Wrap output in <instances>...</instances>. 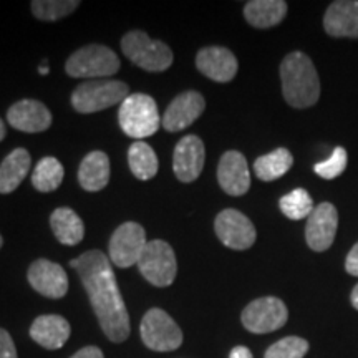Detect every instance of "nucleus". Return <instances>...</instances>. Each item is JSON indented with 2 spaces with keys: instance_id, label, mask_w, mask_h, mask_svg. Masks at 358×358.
<instances>
[{
  "instance_id": "nucleus-1",
  "label": "nucleus",
  "mask_w": 358,
  "mask_h": 358,
  "mask_svg": "<svg viewBox=\"0 0 358 358\" xmlns=\"http://www.w3.org/2000/svg\"><path fill=\"white\" fill-rule=\"evenodd\" d=\"M70 266L87 290L103 334L115 343L124 342L129 335V315L110 259L101 250H88Z\"/></svg>"
},
{
  "instance_id": "nucleus-2",
  "label": "nucleus",
  "mask_w": 358,
  "mask_h": 358,
  "mask_svg": "<svg viewBox=\"0 0 358 358\" xmlns=\"http://www.w3.org/2000/svg\"><path fill=\"white\" fill-rule=\"evenodd\" d=\"M280 80L285 101L294 108H308L319 101V73L303 52H292L282 60Z\"/></svg>"
},
{
  "instance_id": "nucleus-3",
  "label": "nucleus",
  "mask_w": 358,
  "mask_h": 358,
  "mask_svg": "<svg viewBox=\"0 0 358 358\" xmlns=\"http://www.w3.org/2000/svg\"><path fill=\"white\" fill-rule=\"evenodd\" d=\"M118 122L123 131L134 140L153 136L161 127L158 105L146 93H133L120 106Z\"/></svg>"
},
{
  "instance_id": "nucleus-4",
  "label": "nucleus",
  "mask_w": 358,
  "mask_h": 358,
  "mask_svg": "<svg viewBox=\"0 0 358 358\" xmlns=\"http://www.w3.org/2000/svg\"><path fill=\"white\" fill-rule=\"evenodd\" d=\"M122 50L141 70L159 73L173 65V52L161 40L150 38L143 30H131L122 38Z\"/></svg>"
},
{
  "instance_id": "nucleus-5",
  "label": "nucleus",
  "mask_w": 358,
  "mask_h": 358,
  "mask_svg": "<svg viewBox=\"0 0 358 358\" xmlns=\"http://www.w3.org/2000/svg\"><path fill=\"white\" fill-rule=\"evenodd\" d=\"M120 58L106 45H87L71 53L65 70L71 78L105 80L120 70Z\"/></svg>"
},
{
  "instance_id": "nucleus-6",
  "label": "nucleus",
  "mask_w": 358,
  "mask_h": 358,
  "mask_svg": "<svg viewBox=\"0 0 358 358\" xmlns=\"http://www.w3.org/2000/svg\"><path fill=\"white\" fill-rule=\"evenodd\" d=\"M128 92V85L120 80H87L71 93V106L83 115L96 113L123 103L129 96Z\"/></svg>"
},
{
  "instance_id": "nucleus-7",
  "label": "nucleus",
  "mask_w": 358,
  "mask_h": 358,
  "mask_svg": "<svg viewBox=\"0 0 358 358\" xmlns=\"http://www.w3.org/2000/svg\"><path fill=\"white\" fill-rule=\"evenodd\" d=\"M138 268L141 275L155 287H168L178 274L176 254L171 245L161 239H155L146 244L143 250Z\"/></svg>"
},
{
  "instance_id": "nucleus-8",
  "label": "nucleus",
  "mask_w": 358,
  "mask_h": 358,
  "mask_svg": "<svg viewBox=\"0 0 358 358\" xmlns=\"http://www.w3.org/2000/svg\"><path fill=\"white\" fill-rule=\"evenodd\" d=\"M143 343L155 352H173L181 347L182 332L173 317L161 308H151L140 325Z\"/></svg>"
},
{
  "instance_id": "nucleus-9",
  "label": "nucleus",
  "mask_w": 358,
  "mask_h": 358,
  "mask_svg": "<svg viewBox=\"0 0 358 358\" xmlns=\"http://www.w3.org/2000/svg\"><path fill=\"white\" fill-rule=\"evenodd\" d=\"M289 310L277 297H261L249 303L243 310L241 320L252 334H271L287 324Z\"/></svg>"
},
{
  "instance_id": "nucleus-10",
  "label": "nucleus",
  "mask_w": 358,
  "mask_h": 358,
  "mask_svg": "<svg viewBox=\"0 0 358 358\" xmlns=\"http://www.w3.org/2000/svg\"><path fill=\"white\" fill-rule=\"evenodd\" d=\"M146 244V232L141 224L124 222L110 239V261L122 268L131 267L140 261Z\"/></svg>"
},
{
  "instance_id": "nucleus-11",
  "label": "nucleus",
  "mask_w": 358,
  "mask_h": 358,
  "mask_svg": "<svg viewBox=\"0 0 358 358\" xmlns=\"http://www.w3.org/2000/svg\"><path fill=\"white\" fill-rule=\"evenodd\" d=\"M214 231L226 248L245 250L256 243V227L248 216L237 209H224L214 221Z\"/></svg>"
},
{
  "instance_id": "nucleus-12",
  "label": "nucleus",
  "mask_w": 358,
  "mask_h": 358,
  "mask_svg": "<svg viewBox=\"0 0 358 358\" xmlns=\"http://www.w3.org/2000/svg\"><path fill=\"white\" fill-rule=\"evenodd\" d=\"M27 279L35 292L48 299H62L69 292V275L60 264L38 259L27 272Z\"/></svg>"
},
{
  "instance_id": "nucleus-13",
  "label": "nucleus",
  "mask_w": 358,
  "mask_h": 358,
  "mask_svg": "<svg viewBox=\"0 0 358 358\" xmlns=\"http://www.w3.org/2000/svg\"><path fill=\"white\" fill-rule=\"evenodd\" d=\"M338 227V213L334 204L322 203L315 206L306 226V241L315 252H324L334 244Z\"/></svg>"
},
{
  "instance_id": "nucleus-14",
  "label": "nucleus",
  "mask_w": 358,
  "mask_h": 358,
  "mask_svg": "<svg viewBox=\"0 0 358 358\" xmlns=\"http://www.w3.org/2000/svg\"><path fill=\"white\" fill-rule=\"evenodd\" d=\"M206 161L204 143L199 136L187 134L178 141L173 155V169L181 182H192L201 176Z\"/></svg>"
},
{
  "instance_id": "nucleus-15",
  "label": "nucleus",
  "mask_w": 358,
  "mask_h": 358,
  "mask_svg": "<svg viewBox=\"0 0 358 358\" xmlns=\"http://www.w3.org/2000/svg\"><path fill=\"white\" fill-rule=\"evenodd\" d=\"M206 100L199 92H185L178 95L161 116V127L176 133L191 127L204 113Z\"/></svg>"
},
{
  "instance_id": "nucleus-16",
  "label": "nucleus",
  "mask_w": 358,
  "mask_h": 358,
  "mask_svg": "<svg viewBox=\"0 0 358 358\" xmlns=\"http://www.w3.org/2000/svg\"><path fill=\"white\" fill-rule=\"evenodd\" d=\"M7 122L22 133H42L52 124V113L42 101L20 100L8 108Z\"/></svg>"
},
{
  "instance_id": "nucleus-17",
  "label": "nucleus",
  "mask_w": 358,
  "mask_h": 358,
  "mask_svg": "<svg viewBox=\"0 0 358 358\" xmlns=\"http://www.w3.org/2000/svg\"><path fill=\"white\" fill-rule=\"evenodd\" d=\"M217 181L229 196H243L250 187L248 159L239 151H227L221 156L217 166Z\"/></svg>"
},
{
  "instance_id": "nucleus-18",
  "label": "nucleus",
  "mask_w": 358,
  "mask_h": 358,
  "mask_svg": "<svg viewBox=\"0 0 358 358\" xmlns=\"http://www.w3.org/2000/svg\"><path fill=\"white\" fill-rule=\"evenodd\" d=\"M196 66L204 77L217 83L231 82L239 69L236 55L226 47L201 48L196 57Z\"/></svg>"
},
{
  "instance_id": "nucleus-19",
  "label": "nucleus",
  "mask_w": 358,
  "mask_h": 358,
  "mask_svg": "<svg viewBox=\"0 0 358 358\" xmlns=\"http://www.w3.org/2000/svg\"><path fill=\"white\" fill-rule=\"evenodd\" d=\"M324 29L330 37L358 38V2L337 0L330 3L324 17Z\"/></svg>"
},
{
  "instance_id": "nucleus-20",
  "label": "nucleus",
  "mask_w": 358,
  "mask_h": 358,
  "mask_svg": "<svg viewBox=\"0 0 358 358\" xmlns=\"http://www.w3.org/2000/svg\"><path fill=\"white\" fill-rule=\"evenodd\" d=\"M71 327L60 315H40L30 327V337L47 350H58L70 338Z\"/></svg>"
},
{
  "instance_id": "nucleus-21",
  "label": "nucleus",
  "mask_w": 358,
  "mask_h": 358,
  "mask_svg": "<svg viewBox=\"0 0 358 358\" xmlns=\"http://www.w3.org/2000/svg\"><path fill=\"white\" fill-rule=\"evenodd\" d=\"M110 158L103 151H92L85 156L78 169V182L85 191L96 192L110 182Z\"/></svg>"
},
{
  "instance_id": "nucleus-22",
  "label": "nucleus",
  "mask_w": 358,
  "mask_h": 358,
  "mask_svg": "<svg viewBox=\"0 0 358 358\" xmlns=\"http://www.w3.org/2000/svg\"><path fill=\"white\" fill-rule=\"evenodd\" d=\"M32 166V158L25 148H17L0 164V194H10L22 185Z\"/></svg>"
},
{
  "instance_id": "nucleus-23",
  "label": "nucleus",
  "mask_w": 358,
  "mask_h": 358,
  "mask_svg": "<svg viewBox=\"0 0 358 358\" xmlns=\"http://www.w3.org/2000/svg\"><path fill=\"white\" fill-rule=\"evenodd\" d=\"M285 15L287 3L284 0H250L244 7L245 20L256 29H271L279 25Z\"/></svg>"
},
{
  "instance_id": "nucleus-24",
  "label": "nucleus",
  "mask_w": 358,
  "mask_h": 358,
  "mask_svg": "<svg viewBox=\"0 0 358 358\" xmlns=\"http://www.w3.org/2000/svg\"><path fill=\"white\" fill-rule=\"evenodd\" d=\"M50 226L58 243L64 245H77L85 237V224L70 208L55 209L50 216Z\"/></svg>"
},
{
  "instance_id": "nucleus-25",
  "label": "nucleus",
  "mask_w": 358,
  "mask_h": 358,
  "mask_svg": "<svg viewBox=\"0 0 358 358\" xmlns=\"http://www.w3.org/2000/svg\"><path fill=\"white\" fill-rule=\"evenodd\" d=\"M294 158L289 150L277 148L272 153L264 155L254 163V173L261 181H275L292 168Z\"/></svg>"
},
{
  "instance_id": "nucleus-26",
  "label": "nucleus",
  "mask_w": 358,
  "mask_h": 358,
  "mask_svg": "<svg viewBox=\"0 0 358 358\" xmlns=\"http://www.w3.org/2000/svg\"><path fill=\"white\" fill-rule=\"evenodd\" d=\"M128 163L131 173L141 181L155 178L159 163L155 150L145 141H134L128 150Z\"/></svg>"
},
{
  "instance_id": "nucleus-27",
  "label": "nucleus",
  "mask_w": 358,
  "mask_h": 358,
  "mask_svg": "<svg viewBox=\"0 0 358 358\" xmlns=\"http://www.w3.org/2000/svg\"><path fill=\"white\" fill-rule=\"evenodd\" d=\"M65 176V169L62 163L53 156L42 158L37 163L32 174V185L40 192H52L58 189Z\"/></svg>"
},
{
  "instance_id": "nucleus-28",
  "label": "nucleus",
  "mask_w": 358,
  "mask_h": 358,
  "mask_svg": "<svg viewBox=\"0 0 358 358\" xmlns=\"http://www.w3.org/2000/svg\"><path fill=\"white\" fill-rule=\"evenodd\" d=\"M279 208L282 214L289 217L290 221H301V219H308L315 206H313L310 194L302 187H299V189H294L289 194L282 196Z\"/></svg>"
},
{
  "instance_id": "nucleus-29",
  "label": "nucleus",
  "mask_w": 358,
  "mask_h": 358,
  "mask_svg": "<svg viewBox=\"0 0 358 358\" xmlns=\"http://www.w3.org/2000/svg\"><path fill=\"white\" fill-rule=\"evenodd\" d=\"M30 7L38 20L55 22L73 13L80 7V2L78 0H35Z\"/></svg>"
},
{
  "instance_id": "nucleus-30",
  "label": "nucleus",
  "mask_w": 358,
  "mask_h": 358,
  "mask_svg": "<svg viewBox=\"0 0 358 358\" xmlns=\"http://www.w3.org/2000/svg\"><path fill=\"white\" fill-rule=\"evenodd\" d=\"M308 352V342L301 337H285L267 348L264 358H303Z\"/></svg>"
},
{
  "instance_id": "nucleus-31",
  "label": "nucleus",
  "mask_w": 358,
  "mask_h": 358,
  "mask_svg": "<svg viewBox=\"0 0 358 358\" xmlns=\"http://www.w3.org/2000/svg\"><path fill=\"white\" fill-rule=\"evenodd\" d=\"M347 168V151L342 146L335 148L332 156L329 159L317 163L313 166V171L324 179H335L345 171Z\"/></svg>"
},
{
  "instance_id": "nucleus-32",
  "label": "nucleus",
  "mask_w": 358,
  "mask_h": 358,
  "mask_svg": "<svg viewBox=\"0 0 358 358\" xmlns=\"http://www.w3.org/2000/svg\"><path fill=\"white\" fill-rule=\"evenodd\" d=\"M0 358H19L10 334L3 329H0Z\"/></svg>"
},
{
  "instance_id": "nucleus-33",
  "label": "nucleus",
  "mask_w": 358,
  "mask_h": 358,
  "mask_svg": "<svg viewBox=\"0 0 358 358\" xmlns=\"http://www.w3.org/2000/svg\"><path fill=\"white\" fill-rule=\"evenodd\" d=\"M345 271L350 275L358 277V243L353 245L350 252H348L347 261H345Z\"/></svg>"
},
{
  "instance_id": "nucleus-34",
  "label": "nucleus",
  "mask_w": 358,
  "mask_h": 358,
  "mask_svg": "<svg viewBox=\"0 0 358 358\" xmlns=\"http://www.w3.org/2000/svg\"><path fill=\"white\" fill-rule=\"evenodd\" d=\"M70 358H105V357H103V352L100 348L90 345V347L82 348V350H78L73 357Z\"/></svg>"
},
{
  "instance_id": "nucleus-35",
  "label": "nucleus",
  "mask_w": 358,
  "mask_h": 358,
  "mask_svg": "<svg viewBox=\"0 0 358 358\" xmlns=\"http://www.w3.org/2000/svg\"><path fill=\"white\" fill-rule=\"evenodd\" d=\"M229 358H254V357H252V353H250L248 347L239 345V347L232 348Z\"/></svg>"
},
{
  "instance_id": "nucleus-36",
  "label": "nucleus",
  "mask_w": 358,
  "mask_h": 358,
  "mask_svg": "<svg viewBox=\"0 0 358 358\" xmlns=\"http://www.w3.org/2000/svg\"><path fill=\"white\" fill-rule=\"evenodd\" d=\"M350 302H352L353 308H357V310H358V284H357L355 287H353V290H352V295H350Z\"/></svg>"
},
{
  "instance_id": "nucleus-37",
  "label": "nucleus",
  "mask_w": 358,
  "mask_h": 358,
  "mask_svg": "<svg viewBox=\"0 0 358 358\" xmlns=\"http://www.w3.org/2000/svg\"><path fill=\"white\" fill-rule=\"evenodd\" d=\"M6 134H7V128H6V123H3V120L0 118V141L3 140V138H6Z\"/></svg>"
},
{
  "instance_id": "nucleus-38",
  "label": "nucleus",
  "mask_w": 358,
  "mask_h": 358,
  "mask_svg": "<svg viewBox=\"0 0 358 358\" xmlns=\"http://www.w3.org/2000/svg\"><path fill=\"white\" fill-rule=\"evenodd\" d=\"M38 71H40V75H47L48 71H50V69H48V65H47V62H43L42 66L38 69Z\"/></svg>"
},
{
  "instance_id": "nucleus-39",
  "label": "nucleus",
  "mask_w": 358,
  "mask_h": 358,
  "mask_svg": "<svg viewBox=\"0 0 358 358\" xmlns=\"http://www.w3.org/2000/svg\"><path fill=\"white\" fill-rule=\"evenodd\" d=\"M2 245H3V239H2V236H0V249H2Z\"/></svg>"
}]
</instances>
